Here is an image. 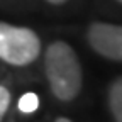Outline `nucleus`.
<instances>
[{"label": "nucleus", "instance_id": "obj_1", "mask_svg": "<svg viewBox=\"0 0 122 122\" xmlns=\"http://www.w3.org/2000/svg\"><path fill=\"white\" fill-rule=\"evenodd\" d=\"M44 73L53 95L61 102L78 97L83 85V71L75 49L68 42H51L44 54Z\"/></svg>", "mask_w": 122, "mask_h": 122}, {"label": "nucleus", "instance_id": "obj_2", "mask_svg": "<svg viewBox=\"0 0 122 122\" xmlns=\"http://www.w3.org/2000/svg\"><path fill=\"white\" fill-rule=\"evenodd\" d=\"M41 54V39L29 27L0 22V59L12 66H27Z\"/></svg>", "mask_w": 122, "mask_h": 122}, {"label": "nucleus", "instance_id": "obj_3", "mask_svg": "<svg viewBox=\"0 0 122 122\" xmlns=\"http://www.w3.org/2000/svg\"><path fill=\"white\" fill-rule=\"evenodd\" d=\"M86 39L92 49L100 56L112 61H122V25L93 22L88 27Z\"/></svg>", "mask_w": 122, "mask_h": 122}, {"label": "nucleus", "instance_id": "obj_4", "mask_svg": "<svg viewBox=\"0 0 122 122\" xmlns=\"http://www.w3.org/2000/svg\"><path fill=\"white\" fill-rule=\"evenodd\" d=\"M109 107L115 122H122V76L112 81L109 88Z\"/></svg>", "mask_w": 122, "mask_h": 122}, {"label": "nucleus", "instance_id": "obj_5", "mask_svg": "<svg viewBox=\"0 0 122 122\" xmlns=\"http://www.w3.org/2000/svg\"><path fill=\"white\" fill-rule=\"evenodd\" d=\"M39 107V97L32 92H27L19 98V110L24 114H32Z\"/></svg>", "mask_w": 122, "mask_h": 122}, {"label": "nucleus", "instance_id": "obj_6", "mask_svg": "<svg viewBox=\"0 0 122 122\" xmlns=\"http://www.w3.org/2000/svg\"><path fill=\"white\" fill-rule=\"evenodd\" d=\"M9 105H10V92L4 85H0V122L4 120L9 110Z\"/></svg>", "mask_w": 122, "mask_h": 122}, {"label": "nucleus", "instance_id": "obj_7", "mask_svg": "<svg viewBox=\"0 0 122 122\" xmlns=\"http://www.w3.org/2000/svg\"><path fill=\"white\" fill-rule=\"evenodd\" d=\"M49 4H53V5H63V4H66L68 0H48Z\"/></svg>", "mask_w": 122, "mask_h": 122}, {"label": "nucleus", "instance_id": "obj_8", "mask_svg": "<svg viewBox=\"0 0 122 122\" xmlns=\"http://www.w3.org/2000/svg\"><path fill=\"white\" fill-rule=\"evenodd\" d=\"M54 122H71V120H70L68 117H58V119H56Z\"/></svg>", "mask_w": 122, "mask_h": 122}, {"label": "nucleus", "instance_id": "obj_9", "mask_svg": "<svg viewBox=\"0 0 122 122\" xmlns=\"http://www.w3.org/2000/svg\"><path fill=\"white\" fill-rule=\"evenodd\" d=\"M117 2H120V4H122V0H117Z\"/></svg>", "mask_w": 122, "mask_h": 122}]
</instances>
